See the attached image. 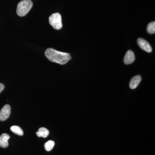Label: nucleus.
I'll use <instances>...</instances> for the list:
<instances>
[{"label": "nucleus", "instance_id": "nucleus-1", "mask_svg": "<svg viewBox=\"0 0 155 155\" xmlns=\"http://www.w3.org/2000/svg\"><path fill=\"white\" fill-rule=\"evenodd\" d=\"M45 55L51 62L61 65L67 64L72 58L69 53L62 52L51 48L46 50Z\"/></svg>", "mask_w": 155, "mask_h": 155}, {"label": "nucleus", "instance_id": "nucleus-2", "mask_svg": "<svg viewBox=\"0 0 155 155\" xmlns=\"http://www.w3.org/2000/svg\"><path fill=\"white\" fill-rule=\"evenodd\" d=\"M33 6V3L31 0H23L18 4L17 12L19 17L25 16Z\"/></svg>", "mask_w": 155, "mask_h": 155}, {"label": "nucleus", "instance_id": "nucleus-3", "mask_svg": "<svg viewBox=\"0 0 155 155\" xmlns=\"http://www.w3.org/2000/svg\"><path fill=\"white\" fill-rule=\"evenodd\" d=\"M49 22L50 25L57 30H60L63 27L62 17L59 13L53 14L49 18Z\"/></svg>", "mask_w": 155, "mask_h": 155}, {"label": "nucleus", "instance_id": "nucleus-4", "mask_svg": "<svg viewBox=\"0 0 155 155\" xmlns=\"http://www.w3.org/2000/svg\"><path fill=\"white\" fill-rule=\"evenodd\" d=\"M11 114V108L9 105H6L3 107L0 111V121H5L8 119Z\"/></svg>", "mask_w": 155, "mask_h": 155}, {"label": "nucleus", "instance_id": "nucleus-5", "mask_svg": "<svg viewBox=\"0 0 155 155\" xmlns=\"http://www.w3.org/2000/svg\"><path fill=\"white\" fill-rule=\"evenodd\" d=\"M137 43L139 46L142 49L144 50L147 52L151 53L152 51V48L150 45L149 43L144 39L139 38L137 39Z\"/></svg>", "mask_w": 155, "mask_h": 155}, {"label": "nucleus", "instance_id": "nucleus-6", "mask_svg": "<svg viewBox=\"0 0 155 155\" xmlns=\"http://www.w3.org/2000/svg\"><path fill=\"white\" fill-rule=\"evenodd\" d=\"M135 57L134 53L131 50L127 51L124 57V61L125 64H130L135 61Z\"/></svg>", "mask_w": 155, "mask_h": 155}, {"label": "nucleus", "instance_id": "nucleus-7", "mask_svg": "<svg viewBox=\"0 0 155 155\" xmlns=\"http://www.w3.org/2000/svg\"><path fill=\"white\" fill-rule=\"evenodd\" d=\"M10 138V135L4 133L0 136V147L5 148L9 146L8 140Z\"/></svg>", "mask_w": 155, "mask_h": 155}, {"label": "nucleus", "instance_id": "nucleus-8", "mask_svg": "<svg viewBox=\"0 0 155 155\" xmlns=\"http://www.w3.org/2000/svg\"><path fill=\"white\" fill-rule=\"evenodd\" d=\"M141 81V77L138 75L134 76L131 79L130 82V87L132 89H134L138 86Z\"/></svg>", "mask_w": 155, "mask_h": 155}, {"label": "nucleus", "instance_id": "nucleus-9", "mask_svg": "<svg viewBox=\"0 0 155 155\" xmlns=\"http://www.w3.org/2000/svg\"><path fill=\"white\" fill-rule=\"evenodd\" d=\"M36 134L38 137L46 138L49 134V131L45 127H40L39 128L38 131L36 132Z\"/></svg>", "mask_w": 155, "mask_h": 155}, {"label": "nucleus", "instance_id": "nucleus-10", "mask_svg": "<svg viewBox=\"0 0 155 155\" xmlns=\"http://www.w3.org/2000/svg\"><path fill=\"white\" fill-rule=\"evenodd\" d=\"M11 130L12 132H13L15 134H17V135L22 136L24 134V132H23L22 128L19 126H17V125L11 126Z\"/></svg>", "mask_w": 155, "mask_h": 155}, {"label": "nucleus", "instance_id": "nucleus-11", "mask_svg": "<svg viewBox=\"0 0 155 155\" xmlns=\"http://www.w3.org/2000/svg\"><path fill=\"white\" fill-rule=\"evenodd\" d=\"M54 145V142L53 140H49L45 144V149L47 151H50L53 149Z\"/></svg>", "mask_w": 155, "mask_h": 155}, {"label": "nucleus", "instance_id": "nucleus-12", "mask_svg": "<svg viewBox=\"0 0 155 155\" xmlns=\"http://www.w3.org/2000/svg\"><path fill=\"white\" fill-rule=\"evenodd\" d=\"M147 31L150 34H153L155 33V22H150L147 27Z\"/></svg>", "mask_w": 155, "mask_h": 155}, {"label": "nucleus", "instance_id": "nucleus-13", "mask_svg": "<svg viewBox=\"0 0 155 155\" xmlns=\"http://www.w3.org/2000/svg\"><path fill=\"white\" fill-rule=\"evenodd\" d=\"M5 85L3 84L0 83V94L5 89Z\"/></svg>", "mask_w": 155, "mask_h": 155}]
</instances>
